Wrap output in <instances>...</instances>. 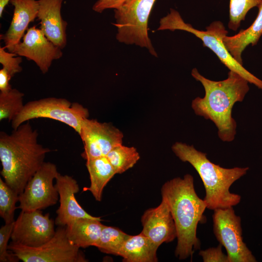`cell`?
Here are the masks:
<instances>
[{"label": "cell", "instance_id": "6da1fadb", "mask_svg": "<svg viewBox=\"0 0 262 262\" xmlns=\"http://www.w3.org/2000/svg\"><path fill=\"white\" fill-rule=\"evenodd\" d=\"M161 191L162 199L168 205L177 229L175 256L181 260L192 259L195 250L200 248L196 229L204 218L206 203L197 195L194 178L189 174L166 181Z\"/></svg>", "mask_w": 262, "mask_h": 262}, {"label": "cell", "instance_id": "7a4b0ae2", "mask_svg": "<svg viewBox=\"0 0 262 262\" xmlns=\"http://www.w3.org/2000/svg\"><path fill=\"white\" fill-rule=\"evenodd\" d=\"M191 75L201 82L205 90L204 97H196L192 101L195 113L214 123L221 140L233 141L237 124L232 117V110L234 104L242 101L248 92V82L231 70L226 79L219 81L207 79L196 68L192 69Z\"/></svg>", "mask_w": 262, "mask_h": 262}, {"label": "cell", "instance_id": "3957f363", "mask_svg": "<svg viewBox=\"0 0 262 262\" xmlns=\"http://www.w3.org/2000/svg\"><path fill=\"white\" fill-rule=\"evenodd\" d=\"M38 133L28 121L11 133L0 132L1 175L6 183L18 195L45 162L50 149L38 142Z\"/></svg>", "mask_w": 262, "mask_h": 262}, {"label": "cell", "instance_id": "277c9868", "mask_svg": "<svg viewBox=\"0 0 262 262\" xmlns=\"http://www.w3.org/2000/svg\"><path fill=\"white\" fill-rule=\"evenodd\" d=\"M172 149L181 161L190 164L199 175L205 188L203 199L207 209L213 211L233 207L240 202L241 196L231 193L229 189L235 181L246 174L249 167H222L211 162L206 153L181 142L173 144Z\"/></svg>", "mask_w": 262, "mask_h": 262}, {"label": "cell", "instance_id": "5b68a950", "mask_svg": "<svg viewBox=\"0 0 262 262\" xmlns=\"http://www.w3.org/2000/svg\"><path fill=\"white\" fill-rule=\"evenodd\" d=\"M206 29L202 31L194 28L190 24L184 22L177 10L170 9L169 13L160 19L157 30H182L193 34L201 39L203 46L211 49L229 70L239 74L248 82L262 90V80L236 61L225 47L223 39L227 35L228 31L223 23L220 21H213Z\"/></svg>", "mask_w": 262, "mask_h": 262}, {"label": "cell", "instance_id": "8992f818", "mask_svg": "<svg viewBox=\"0 0 262 262\" xmlns=\"http://www.w3.org/2000/svg\"><path fill=\"white\" fill-rule=\"evenodd\" d=\"M156 0H128L115 9L114 24L117 28L116 38L126 45L147 49L152 56L158 54L148 34V21Z\"/></svg>", "mask_w": 262, "mask_h": 262}, {"label": "cell", "instance_id": "52a82bcc", "mask_svg": "<svg viewBox=\"0 0 262 262\" xmlns=\"http://www.w3.org/2000/svg\"><path fill=\"white\" fill-rule=\"evenodd\" d=\"M88 116V110L79 103H71L66 98L49 97L24 104L21 111L12 121V127L16 129L30 120L47 118L68 125L79 134L82 122Z\"/></svg>", "mask_w": 262, "mask_h": 262}, {"label": "cell", "instance_id": "ba28073f", "mask_svg": "<svg viewBox=\"0 0 262 262\" xmlns=\"http://www.w3.org/2000/svg\"><path fill=\"white\" fill-rule=\"evenodd\" d=\"M8 250L24 262H87L80 248L68 239L66 227H60L54 236L43 245L32 247L11 242Z\"/></svg>", "mask_w": 262, "mask_h": 262}, {"label": "cell", "instance_id": "9c48e42d", "mask_svg": "<svg viewBox=\"0 0 262 262\" xmlns=\"http://www.w3.org/2000/svg\"><path fill=\"white\" fill-rule=\"evenodd\" d=\"M213 231L219 244L227 251L229 262H256L244 242L241 219L233 207L213 210Z\"/></svg>", "mask_w": 262, "mask_h": 262}, {"label": "cell", "instance_id": "30bf717a", "mask_svg": "<svg viewBox=\"0 0 262 262\" xmlns=\"http://www.w3.org/2000/svg\"><path fill=\"white\" fill-rule=\"evenodd\" d=\"M59 174L55 164L45 162L19 195L18 208L24 211L41 210L56 204L59 196L53 180Z\"/></svg>", "mask_w": 262, "mask_h": 262}, {"label": "cell", "instance_id": "8fae6325", "mask_svg": "<svg viewBox=\"0 0 262 262\" xmlns=\"http://www.w3.org/2000/svg\"><path fill=\"white\" fill-rule=\"evenodd\" d=\"M54 224L49 213L43 214L40 210H21L14 222L11 242L29 247L41 246L54 236Z\"/></svg>", "mask_w": 262, "mask_h": 262}, {"label": "cell", "instance_id": "7c38bea8", "mask_svg": "<svg viewBox=\"0 0 262 262\" xmlns=\"http://www.w3.org/2000/svg\"><path fill=\"white\" fill-rule=\"evenodd\" d=\"M83 144L82 157L90 160L103 156L115 147L122 144L123 134L111 123L85 119L79 134Z\"/></svg>", "mask_w": 262, "mask_h": 262}, {"label": "cell", "instance_id": "4fadbf2b", "mask_svg": "<svg viewBox=\"0 0 262 262\" xmlns=\"http://www.w3.org/2000/svg\"><path fill=\"white\" fill-rule=\"evenodd\" d=\"M33 61L41 72H48L52 61L62 57V49L55 45L35 26L27 30L22 41L8 50Z\"/></svg>", "mask_w": 262, "mask_h": 262}, {"label": "cell", "instance_id": "5bb4252c", "mask_svg": "<svg viewBox=\"0 0 262 262\" xmlns=\"http://www.w3.org/2000/svg\"><path fill=\"white\" fill-rule=\"evenodd\" d=\"M55 180V186L59 194L60 202L54 221L57 226L66 227L80 218L101 219L100 217L87 213L76 200L75 194L80 189L75 179L71 176L59 173Z\"/></svg>", "mask_w": 262, "mask_h": 262}, {"label": "cell", "instance_id": "9a60e30c", "mask_svg": "<svg viewBox=\"0 0 262 262\" xmlns=\"http://www.w3.org/2000/svg\"><path fill=\"white\" fill-rule=\"evenodd\" d=\"M141 232L156 246L169 243L177 236V229L171 213L166 202L162 199L156 207L147 210L141 217Z\"/></svg>", "mask_w": 262, "mask_h": 262}, {"label": "cell", "instance_id": "2e32d148", "mask_svg": "<svg viewBox=\"0 0 262 262\" xmlns=\"http://www.w3.org/2000/svg\"><path fill=\"white\" fill-rule=\"evenodd\" d=\"M37 17L40 29L46 37L61 49L66 45V29L67 23L61 16L63 0H38Z\"/></svg>", "mask_w": 262, "mask_h": 262}, {"label": "cell", "instance_id": "e0dca14e", "mask_svg": "<svg viewBox=\"0 0 262 262\" xmlns=\"http://www.w3.org/2000/svg\"><path fill=\"white\" fill-rule=\"evenodd\" d=\"M13 16L7 31L0 35V39L8 50L19 43L24 35L29 24L37 17L38 1L36 0H11Z\"/></svg>", "mask_w": 262, "mask_h": 262}, {"label": "cell", "instance_id": "ac0fdd59", "mask_svg": "<svg viewBox=\"0 0 262 262\" xmlns=\"http://www.w3.org/2000/svg\"><path fill=\"white\" fill-rule=\"evenodd\" d=\"M258 8V15L248 28L241 30L234 35H226L223 39L227 50L241 65H243L242 54L243 51L249 45H256L262 35V3Z\"/></svg>", "mask_w": 262, "mask_h": 262}, {"label": "cell", "instance_id": "d6986e66", "mask_svg": "<svg viewBox=\"0 0 262 262\" xmlns=\"http://www.w3.org/2000/svg\"><path fill=\"white\" fill-rule=\"evenodd\" d=\"M101 221L87 218L75 220L66 226V236L72 244L80 248L95 246L104 225Z\"/></svg>", "mask_w": 262, "mask_h": 262}, {"label": "cell", "instance_id": "ffe728a7", "mask_svg": "<svg viewBox=\"0 0 262 262\" xmlns=\"http://www.w3.org/2000/svg\"><path fill=\"white\" fill-rule=\"evenodd\" d=\"M156 246L148 237L141 232L131 236L125 241L118 256L125 262H156Z\"/></svg>", "mask_w": 262, "mask_h": 262}, {"label": "cell", "instance_id": "44dd1931", "mask_svg": "<svg viewBox=\"0 0 262 262\" xmlns=\"http://www.w3.org/2000/svg\"><path fill=\"white\" fill-rule=\"evenodd\" d=\"M86 161L90 185L84 187L83 191L90 192L97 201H100L105 186L116 173L106 156Z\"/></svg>", "mask_w": 262, "mask_h": 262}, {"label": "cell", "instance_id": "7402d4cb", "mask_svg": "<svg viewBox=\"0 0 262 262\" xmlns=\"http://www.w3.org/2000/svg\"><path fill=\"white\" fill-rule=\"evenodd\" d=\"M116 174H122L132 168L140 159L136 148L123 144L113 148L106 156Z\"/></svg>", "mask_w": 262, "mask_h": 262}, {"label": "cell", "instance_id": "603a6c76", "mask_svg": "<svg viewBox=\"0 0 262 262\" xmlns=\"http://www.w3.org/2000/svg\"><path fill=\"white\" fill-rule=\"evenodd\" d=\"M130 236L117 228L104 225L95 246L103 253L118 256L119 250Z\"/></svg>", "mask_w": 262, "mask_h": 262}, {"label": "cell", "instance_id": "cb8c5ba5", "mask_svg": "<svg viewBox=\"0 0 262 262\" xmlns=\"http://www.w3.org/2000/svg\"><path fill=\"white\" fill-rule=\"evenodd\" d=\"M24 94L15 88L0 92V121H12L23 109Z\"/></svg>", "mask_w": 262, "mask_h": 262}, {"label": "cell", "instance_id": "d4e9b609", "mask_svg": "<svg viewBox=\"0 0 262 262\" xmlns=\"http://www.w3.org/2000/svg\"><path fill=\"white\" fill-rule=\"evenodd\" d=\"M19 201V195L0 178V215L6 224L15 221L16 203Z\"/></svg>", "mask_w": 262, "mask_h": 262}, {"label": "cell", "instance_id": "484cf974", "mask_svg": "<svg viewBox=\"0 0 262 262\" xmlns=\"http://www.w3.org/2000/svg\"><path fill=\"white\" fill-rule=\"evenodd\" d=\"M262 3V0H230L228 27L236 31L248 12Z\"/></svg>", "mask_w": 262, "mask_h": 262}, {"label": "cell", "instance_id": "4316f807", "mask_svg": "<svg viewBox=\"0 0 262 262\" xmlns=\"http://www.w3.org/2000/svg\"><path fill=\"white\" fill-rule=\"evenodd\" d=\"M14 222L5 223L0 229V262H16L19 261V259L8 249V241L11 238Z\"/></svg>", "mask_w": 262, "mask_h": 262}, {"label": "cell", "instance_id": "83f0119b", "mask_svg": "<svg viewBox=\"0 0 262 262\" xmlns=\"http://www.w3.org/2000/svg\"><path fill=\"white\" fill-rule=\"evenodd\" d=\"M21 56L16 54L5 50V47H0V63L13 77L16 74L20 72L22 67L20 64L22 62Z\"/></svg>", "mask_w": 262, "mask_h": 262}, {"label": "cell", "instance_id": "f1b7e54d", "mask_svg": "<svg viewBox=\"0 0 262 262\" xmlns=\"http://www.w3.org/2000/svg\"><path fill=\"white\" fill-rule=\"evenodd\" d=\"M222 246L219 244L217 247H210L199 252L204 262H229L227 255L222 251Z\"/></svg>", "mask_w": 262, "mask_h": 262}, {"label": "cell", "instance_id": "f546056e", "mask_svg": "<svg viewBox=\"0 0 262 262\" xmlns=\"http://www.w3.org/2000/svg\"><path fill=\"white\" fill-rule=\"evenodd\" d=\"M128 0H98L93 5L92 9L98 13H101L105 10L116 9Z\"/></svg>", "mask_w": 262, "mask_h": 262}, {"label": "cell", "instance_id": "4dcf8cb0", "mask_svg": "<svg viewBox=\"0 0 262 262\" xmlns=\"http://www.w3.org/2000/svg\"><path fill=\"white\" fill-rule=\"evenodd\" d=\"M12 77L4 68L0 70V91L1 92H6L11 89L12 86L10 81Z\"/></svg>", "mask_w": 262, "mask_h": 262}, {"label": "cell", "instance_id": "1f68e13d", "mask_svg": "<svg viewBox=\"0 0 262 262\" xmlns=\"http://www.w3.org/2000/svg\"><path fill=\"white\" fill-rule=\"evenodd\" d=\"M11 0H0V17H2L4 8Z\"/></svg>", "mask_w": 262, "mask_h": 262}]
</instances>
